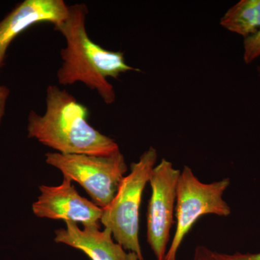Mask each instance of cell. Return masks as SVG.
Returning <instances> with one entry per match:
<instances>
[{
  "mask_svg": "<svg viewBox=\"0 0 260 260\" xmlns=\"http://www.w3.org/2000/svg\"><path fill=\"white\" fill-rule=\"evenodd\" d=\"M88 14V6L84 3L70 5L68 18L54 27L66 41V46L61 49L62 63L56 77L58 83L64 86L84 84L110 105L116 96L108 78L117 79L122 73L140 70L126 64L121 51L107 50L92 41L86 30Z\"/></svg>",
  "mask_w": 260,
  "mask_h": 260,
  "instance_id": "6da1fadb",
  "label": "cell"
},
{
  "mask_svg": "<svg viewBox=\"0 0 260 260\" xmlns=\"http://www.w3.org/2000/svg\"><path fill=\"white\" fill-rule=\"evenodd\" d=\"M88 114V108L74 95L49 85L46 90L44 114L29 112L28 138L61 154L109 155L120 151L112 138L89 124Z\"/></svg>",
  "mask_w": 260,
  "mask_h": 260,
  "instance_id": "7a4b0ae2",
  "label": "cell"
},
{
  "mask_svg": "<svg viewBox=\"0 0 260 260\" xmlns=\"http://www.w3.org/2000/svg\"><path fill=\"white\" fill-rule=\"evenodd\" d=\"M158 153L150 147L138 161L130 166V172L121 181L110 204L103 208L101 223L110 231L113 239L126 251L144 259L139 239L140 209L145 186L156 165Z\"/></svg>",
  "mask_w": 260,
  "mask_h": 260,
  "instance_id": "3957f363",
  "label": "cell"
},
{
  "mask_svg": "<svg viewBox=\"0 0 260 260\" xmlns=\"http://www.w3.org/2000/svg\"><path fill=\"white\" fill-rule=\"evenodd\" d=\"M46 162L60 171L63 177L78 183L92 202L104 208L110 204L127 172L121 151L109 155L47 153Z\"/></svg>",
  "mask_w": 260,
  "mask_h": 260,
  "instance_id": "277c9868",
  "label": "cell"
},
{
  "mask_svg": "<svg viewBox=\"0 0 260 260\" xmlns=\"http://www.w3.org/2000/svg\"><path fill=\"white\" fill-rule=\"evenodd\" d=\"M230 183L229 178L212 183L202 182L191 168L183 167L178 181L176 230L165 260H177L178 251L184 238L202 216L227 217L231 215L230 206L223 198Z\"/></svg>",
  "mask_w": 260,
  "mask_h": 260,
  "instance_id": "5b68a950",
  "label": "cell"
},
{
  "mask_svg": "<svg viewBox=\"0 0 260 260\" xmlns=\"http://www.w3.org/2000/svg\"><path fill=\"white\" fill-rule=\"evenodd\" d=\"M180 174L172 162L164 158L154 167L149 180L151 196L147 213V242L157 260H165L167 255Z\"/></svg>",
  "mask_w": 260,
  "mask_h": 260,
  "instance_id": "8992f818",
  "label": "cell"
},
{
  "mask_svg": "<svg viewBox=\"0 0 260 260\" xmlns=\"http://www.w3.org/2000/svg\"><path fill=\"white\" fill-rule=\"evenodd\" d=\"M73 181L64 177L58 186H39L41 194L32 205L38 218L81 223L83 227L100 229L102 208L80 196Z\"/></svg>",
  "mask_w": 260,
  "mask_h": 260,
  "instance_id": "52a82bcc",
  "label": "cell"
},
{
  "mask_svg": "<svg viewBox=\"0 0 260 260\" xmlns=\"http://www.w3.org/2000/svg\"><path fill=\"white\" fill-rule=\"evenodd\" d=\"M64 0H24L0 21V73L5 65L7 51L20 34L41 23L60 25L69 15Z\"/></svg>",
  "mask_w": 260,
  "mask_h": 260,
  "instance_id": "ba28073f",
  "label": "cell"
},
{
  "mask_svg": "<svg viewBox=\"0 0 260 260\" xmlns=\"http://www.w3.org/2000/svg\"><path fill=\"white\" fill-rule=\"evenodd\" d=\"M66 228L55 231L54 241L83 251L90 260H140L135 253L126 251L114 240L107 229L83 227L65 222Z\"/></svg>",
  "mask_w": 260,
  "mask_h": 260,
  "instance_id": "9c48e42d",
  "label": "cell"
},
{
  "mask_svg": "<svg viewBox=\"0 0 260 260\" xmlns=\"http://www.w3.org/2000/svg\"><path fill=\"white\" fill-rule=\"evenodd\" d=\"M220 24L229 31L246 38L260 29V0H241L227 10Z\"/></svg>",
  "mask_w": 260,
  "mask_h": 260,
  "instance_id": "30bf717a",
  "label": "cell"
},
{
  "mask_svg": "<svg viewBox=\"0 0 260 260\" xmlns=\"http://www.w3.org/2000/svg\"><path fill=\"white\" fill-rule=\"evenodd\" d=\"M260 56V29L254 35L244 39V61L246 64L252 63Z\"/></svg>",
  "mask_w": 260,
  "mask_h": 260,
  "instance_id": "8fae6325",
  "label": "cell"
},
{
  "mask_svg": "<svg viewBox=\"0 0 260 260\" xmlns=\"http://www.w3.org/2000/svg\"><path fill=\"white\" fill-rule=\"evenodd\" d=\"M216 260H260V252L254 253H241L235 252L234 254H225V253L217 252L214 251Z\"/></svg>",
  "mask_w": 260,
  "mask_h": 260,
  "instance_id": "7c38bea8",
  "label": "cell"
},
{
  "mask_svg": "<svg viewBox=\"0 0 260 260\" xmlns=\"http://www.w3.org/2000/svg\"><path fill=\"white\" fill-rule=\"evenodd\" d=\"M10 95V90L5 85H0V126L6 112L7 102Z\"/></svg>",
  "mask_w": 260,
  "mask_h": 260,
  "instance_id": "4fadbf2b",
  "label": "cell"
},
{
  "mask_svg": "<svg viewBox=\"0 0 260 260\" xmlns=\"http://www.w3.org/2000/svg\"><path fill=\"white\" fill-rule=\"evenodd\" d=\"M194 260H216L214 251L203 246H198L195 249Z\"/></svg>",
  "mask_w": 260,
  "mask_h": 260,
  "instance_id": "5bb4252c",
  "label": "cell"
},
{
  "mask_svg": "<svg viewBox=\"0 0 260 260\" xmlns=\"http://www.w3.org/2000/svg\"><path fill=\"white\" fill-rule=\"evenodd\" d=\"M257 71H258V73H259V77H260V65H259V66H258Z\"/></svg>",
  "mask_w": 260,
  "mask_h": 260,
  "instance_id": "9a60e30c",
  "label": "cell"
},
{
  "mask_svg": "<svg viewBox=\"0 0 260 260\" xmlns=\"http://www.w3.org/2000/svg\"><path fill=\"white\" fill-rule=\"evenodd\" d=\"M143 260H144V259H143Z\"/></svg>",
  "mask_w": 260,
  "mask_h": 260,
  "instance_id": "2e32d148",
  "label": "cell"
}]
</instances>
